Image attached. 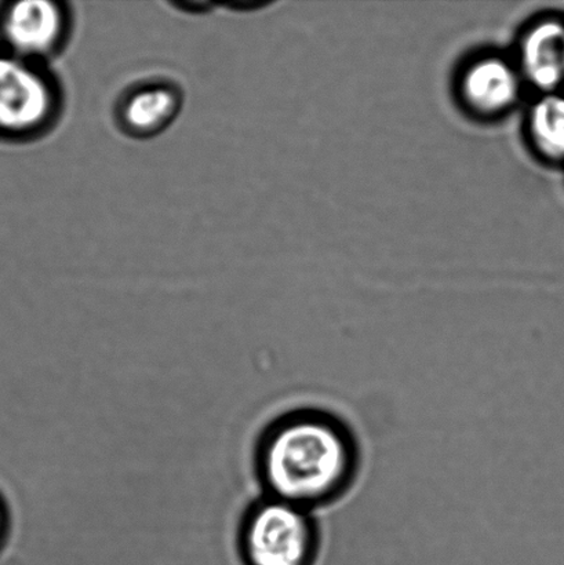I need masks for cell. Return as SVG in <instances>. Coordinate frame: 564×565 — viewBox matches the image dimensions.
Returning <instances> with one entry per match:
<instances>
[{
    "label": "cell",
    "instance_id": "cell-3",
    "mask_svg": "<svg viewBox=\"0 0 564 565\" xmlns=\"http://www.w3.org/2000/svg\"><path fill=\"white\" fill-rule=\"evenodd\" d=\"M58 94L35 61L0 54V132L32 136L54 120Z\"/></svg>",
    "mask_w": 564,
    "mask_h": 565
},
{
    "label": "cell",
    "instance_id": "cell-1",
    "mask_svg": "<svg viewBox=\"0 0 564 565\" xmlns=\"http://www.w3.org/2000/svg\"><path fill=\"white\" fill-rule=\"evenodd\" d=\"M254 465L264 495L315 509L350 491L361 465L355 434L333 413L300 408L280 415L259 436Z\"/></svg>",
    "mask_w": 564,
    "mask_h": 565
},
{
    "label": "cell",
    "instance_id": "cell-5",
    "mask_svg": "<svg viewBox=\"0 0 564 565\" xmlns=\"http://www.w3.org/2000/svg\"><path fill=\"white\" fill-rule=\"evenodd\" d=\"M521 71L501 57H482L462 72L458 93L469 113L497 118L508 113L521 96Z\"/></svg>",
    "mask_w": 564,
    "mask_h": 565
},
{
    "label": "cell",
    "instance_id": "cell-8",
    "mask_svg": "<svg viewBox=\"0 0 564 565\" xmlns=\"http://www.w3.org/2000/svg\"><path fill=\"white\" fill-rule=\"evenodd\" d=\"M528 131L535 151L550 162H564V96L546 93L529 113Z\"/></svg>",
    "mask_w": 564,
    "mask_h": 565
},
{
    "label": "cell",
    "instance_id": "cell-9",
    "mask_svg": "<svg viewBox=\"0 0 564 565\" xmlns=\"http://www.w3.org/2000/svg\"><path fill=\"white\" fill-rule=\"evenodd\" d=\"M9 531V513L2 498H0V545L3 544Z\"/></svg>",
    "mask_w": 564,
    "mask_h": 565
},
{
    "label": "cell",
    "instance_id": "cell-6",
    "mask_svg": "<svg viewBox=\"0 0 564 565\" xmlns=\"http://www.w3.org/2000/svg\"><path fill=\"white\" fill-rule=\"evenodd\" d=\"M521 74L539 90L555 93L564 83V24L556 20L530 28L519 50Z\"/></svg>",
    "mask_w": 564,
    "mask_h": 565
},
{
    "label": "cell",
    "instance_id": "cell-2",
    "mask_svg": "<svg viewBox=\"0 0 564 565\" xmlns=\"http://www.w3.org/2000/svg\"><path fill=\"white\" fill-rule=\"evenodd\" d=\"M243 565H315L320 530L311 511L264 495L247 508L237 530Z\"/></svg>",
    "mask_w": 564,
    "mask_h": 565
},
{
    "label": "cell",
    "instance_id": "cell-4",
    "mask_svg": "<svg viewBox=\"0 0 564 565\" xmlns=\"http://www.w3.org/2000/svg\"><path fill=\"white\" fill-rule=\"evenodd\" d=\"M63 6L50 0H22L10 6L3 15L2 30L10 53L35 61L53 54L66 33Z\"/></svg>",
    "mask_w": 564,
    "mask_h": 565
},
{
    "label": "cell",
    "instance_id": "cell-7",
    "mask_svg": "<svg viewBox=\"0 0 564 565\" xmlns=\"http://www.w3.org/2000/svg\"><path fill=\"white\" fill-rule=\"evenodd\" d=\"M179 104L174 88L162 85L142 87L121 105V125L131 135H155L174 119Z\"/></svg>",
    "mask_w": 564,
    "mask_h": 565
}]
</instances>
